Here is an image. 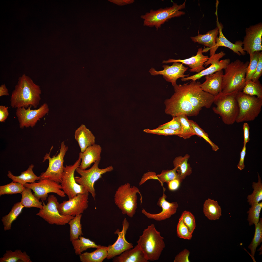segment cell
I'll list each match as a JSON object with an SVG mask.
<instances>
[{"label": "cell", "instance_id": "cell-1", "mask_svg": "<svg viewBox=\"0 0 262 262\" xmlns=\"http://www.w3.org/2000/svg\"><path fill=\"white\" fill-rule=\"evenodd\" d=\"M201 84L192 81L173 87L174 94L164 101L165 113L172 117L181 115L196 116L203 107L210 108L215 96L203 91L200 87Z\"/></svg>", "mask_w": 262, "mask_h": 262}, {"label": "cell", "instance_id": "cell-2", "mask_svg": "<svg viewBox=\"0 0 262 262\" xmlns=\"http://www.w3.org/2000/svg\"><path fill=\"white\" fill-rule=\"evenodd\" d=\"M40 87L29 76L24 74L18 79L10 98V106L13 108L30 106L34 108L39 105L41 98Z\"/></svg>", "mask_w": 262, "mask_h": 262}, {"label": "cell", "instance_id": "cell-3", "mask_svg": "<svg viewBox=\"0 0 262 262\" xmlns=\"http://www.w3.org/2000/svg\"><path fill=\"white\" fill-rule=\"evenodd\" d=\"M137 243L148 261L158 260L165 247L163 237L153 224L144 230Z\"/></svg>", "mask_w": 262, "mask_h": 262}, {"label": "cell", "instance_id": "cell-4", "mask_svg": "<svg viewBox=\"0 0 262 262\" xmlns=\"http://www.w3.org/2000/svg\"><path fill=\"white\" fill-rule=\"evenodd\" d=\"M249 61L245 62L239 59L230 62L224 69L222 77V92L229 93L242 91L246 83V76Z\"/></svg>", "mask_w": 262, "mask_h": 262}, {"label": "cell", "instance_id": "cell-5", "mask_svg": "<svg viewBox=\"0 0 262 262\" xmlns=\"http://www.w3.org/2000/svg\"><path fill=\"white\" fill-rule=\"evenodd\" d=\"M238 91L227 93L221 92L215 96L213 103L216 106L213 107V110L221 116L222 120L226 124L232 125L236 122L239 112L236 98Z\"/></svg>", "mask_w": 262, "mask_h": 262}, {"label": "cell", "instance_id": "cell-6", "mask_svg": "<svg viewBox=\"0 0 262 262\" xmlns=\"http://www.w3.org/2000/svg\"><path fill=\"white\" fill-rule=\"evenodd\" d=\"M140 196L141 204L142 197L139 189L136 187L131 186L128 183L120 186L116 191L114 202L123 214L132 218L136 212L137 197V194Z\"/></svg>", "mask_w": 262, "mask_h": 262}, {"label": "cell", "instance_id": "cell-7", "mask_svg": "<svg viewBox=\"0 0 262 262\" xmlns=\"http://www.w3.org/2000/svg\"><path fill=\"white\" fill-rule=\"evenodd\" d=\"M236 98L239 112L236 122L254 120L260 113L262 106V98L246 94L242 91L237 92Z\"/></svg>", "mask_w": 262, "mask_h": 262}, {"label": "cell", "instance_id": "cell-8", "mask_svg": "<svg viewBox=\"0 0 262 262\" xmlns=\"http://www.w3.org/2000/svg\"><path fill=\"white\" fill-rule=\"evenodd\" d=\"M186 0L182 4L178 5L173 3L170 7L161 8L157 10H151L149 12L141 15L144 26L160 28L165 22L172 18L181 16L185 14L180 10L185 7Z\"/></svg>", "mask_w": 262, "mask_h": 262}, {"label": "cell", "instance_id": "cell-9", "mask_svg": "<svg viewBox=\"0 0 262 262\" xmlns=\"http://www.w3.org/2000/svg\"><path fill=\"white\" fill-rule=\"evenodd\" d=\"M52 148V147L49 153H46L43 157V162L48 160L49 165L46 171L41 173L39 176L40 180L47 179L61 183L64 172V158L68 147L65 145L64 141L62 142L61 144L59 153L51 157L50 154Z\"/></svg>", "mask_w": 262, "mask_h": 262}, {"label": "cell", "instance_id": "cell-10", "mask_svg": "<svg viewBox=\"0 0 262 262\" xmlns=\"http://www.w3.org/2000/svg\"><path fill=\"white\" fill-rule=\"evenodd\" d=\"M99 162L100 161L96 162L90 168L87 170L77 168L76 171L81 176L74 177L76 182L83 186L88 192L90 193L95 200L96 195L94 188L95 183L102 177V175L114 169L112 165L104 169H100L98 167Z\"/></svg>", "mask_w": 262, "mask_h": 262}, {"label": "cell", "instance_id": "cell-11", "mask_svg": "<svg viewBox=\"0 0 262 262\" xmlns=\"http://www.w3.org/2000/svg\"><path fill=\"white\" fill-rule=\"evenodd\" d=\"M46 205L42 201L43 208L40 209L36 215L42 218L49 224L57 225H64L68 223L75 216L64 215L59 213L58 207L59 204L57 197L51 195L47 198Z\"/></svg>", "mask_w": 262, "mask_h": 262}, {"label": "cell", "instance_id": "cell-12", "mask_svg": "<svg viewBox=\"0 0 262 262\" xmlns=\"http://www.w3.org/2000/svg\"><path fill=\"white\" fill-rule=\"evenodd\" d=\"M81 160L78 158L72 165L64 166V172L61 183L62 189L66 195L69 199L79 194H83L88 192L82 186L76 181L74 176L76 169L79 167Z\"/></svg>", "mask_w": 262, "mask_h": 262}, {"label": "cell", "instance_id": "cell-13", "mask_svg": "<svg viewBox=\"0 0 262 262\" xmlns=\"http://www.w3.org/2000/svg\"><path fill=\"white\" fill-rule=\"evenodd\" d=\"M32 106H30L27 108L24 107L17 108L16 115L20 128L33 127L38 121L48 113L49 111L48 105L46 103L37 109L31 110Z\"/></svg>", "mask_w": 262, "mask_h": 262}, {"label": "cell", "instance_id": "cell-14", "mask_svg": "<svg viewBox=\"0 0 262 262\" xmlns=\"http://www.w3.org/2000/svg\"><path fill=\"white\" fill-rule=\"evenodd\" d=\"M24 186L32 190L34 196L42 201L46 200L49 193H56L62 197L66 196L64 192L61 190V184L47 179L40 180L37 182L27 183Z\"/></svg>", "mask_w": 262, "mask_h": 262}, {"label": "cell", "instance_id": "cell-15", "mask_svg": "<svg viewBox=\"0 0 262 262\" xmlns=\"http://www.w3.org/2000/svg\"><path fill=\"white\" fill-rule=\"evenodd\" d=\"M88 192L79 194L68 200L59 203L58 211L62 215L75 216L82 214L88 207Z\"/></svg>", "mask_w": 262, "mask_h": 262}, {"label": "cell", "instance_id": "cell-16", "mask_svg": "<svg viewBox=\"0 0 262 262\" xmlns=\"http://www.w3.org/2000/svg\"><path fill=\"white\" fill-rule=\"evenodd\" d=\"M246 35L242 42L244 50L252 57L254 53L262 50V24L250 26L245 30Z\"/></svg>", "mask_w": 262, "mask_h": 262}, {"label": "cell", "instance_id": "cell-17", "mask_svg": "<svg viewBox=\"0 0 262 262\" xmlns=\"http://www.w3.org/2000/svg\"><path fill=\"white\" fill-rule=\"evenodd\" d=\"M225 55V53L223 51H221L210 56L204 65L205 66H206L209 65L211 64L209 67L195 74L181 78V80L182 81H185L188 80L196 81L203 76L213 74L219 71L224 69L230 62V60L229 58H226L220 60V59Z\"/></svg>", "mask_w": 262, "mask_h": 262}, {"label": "cell", "instance_id": "cell-18", "mask_svg": "<svg viewBox=\"0 0 262 262\" xmlns=\"http://www.w3.org/2000/svg\"><path fill=\"white\" fill-rule=\"evenodd\" d=\"M129 223L125 218L122 222L123 228L120 231L117 229L114 232L118 235L117 239L113 245L107 247V259H112L124 251L133 247V244L128 242L125 239V236L128 229Z\"/></svg>", "mask_w": 262, "mask_h": 262}, {"label": "cell", "instance_id": "cell-19", "mask_svg": "<svg viewBox=\"0 0 262 262\" xmlns=\"http://www.w3.org/2000/svg\"><path fill=\"white\" fill-rule=\"evenodd\" d=\"M163 67L164 69L162 70L157 71L152 68L149 72L152 75H163L165 80L171 82L173 87L177 85L176 81L178 78L189 76V74H184L188 67L185 66L181 63L174 62L171 66L164 65Z\"/></svg>", "mask_w": 262, "mask_h": 262}, {"label": "cell", "instance_id": "cell-20", "mask_svg": "<svg viewBox=\"0 0 262 262\" xmlns=\"http://www.w3.org/2000/svg\"><path fill=\"white\" fill-rule=\"evenodd\" d=\"M165 189L164 188V192L161 197L159 199L157 205L162 208V211L157 214H152L146 211L143 208L141 212L147 218L157 221H161L169 218L176 212L179 205L177 202L171 203L166 200L167 196L164 193Z\"/></svg>", "mask_w": 262, "mask_h": 262}, {"label": "cell", "instance_id": "cell-21", "mask_svg": "<svg viewBox=\"0 0 262 262\" xmlns=\"http://www.w3.org/2000/svg\"><path fill=\"white\" fill-rule=\"evenodd\" d=\"M203 49L202 48H199L196 55L183 59H169L167 60H164L163 63H168L174 62H179L188 66L191 68L189 70L191 72L199 73L205 69L203 66L204 63L209 59L207 56H205L203 54Z\"/></svg>", "mask_w": 262, "mask_h": 262}, {"label": "cell", "instance_id": "cell-22", "mask_svg": "<svg viewBox=\"0 0 262 262\" xmlns=\"http://www.w3.org/2000/svg\"><path fill=\"white\" fill-rule=\"evenodd\" d=\"M223 70L205 76V81L201 84L200 87L204 91L214 96L222 92Z\"/></svg>", "mask_w": 262, "mask_h": 262}, {"label": "cell", "instance_id": "cell-23", "mask_svg": "<svg viewBox=\"0 0 262 262\" xmlns=\"http://www.w3.org/2000/svg\"><path fill=\"white\" fill-rule=\"evenodd\" d=\"M102 149L98 144H95L88 147L83 152H80L78 158L81 160L79 168L86 170L90 167L91 164L97 161H100Z\"/></svg>", "mask_w": 262, "mask_h": 262}, {"label": "cell", "instance_id": "cell-24", "mask_svg": "<svg viewBox=\"0 0 262 262\" xmlns=\"http://www.w3.org/2000/svg\"><path fill=\"white\" fill-rule=\"evenodd\" d=\"M219 34V28L217 26L214 29L209 31L204 34H199L195 37H191L192 41L195 42L203 45L208 48L203 49V52L210 50V56L215 54L217 49L215 46L216 40Z\"/></svg>", "mask_w": 262, "mask_h": 262}, {"label": "cell", "instance_id": "cell-25", "mask_svg": "<svg viewBox=\"0 0 262 262\" xmlns=\"http://www.w3.org/2000/svg\"><path fill=\"white\" fill-rule=\"evenodd\" d=\"M215 14L217 16V26L219 28V36L216 40V49H217L219 47H224L229 48L239 56L245 55L246 52L244 50L242 47V41H239L233 43L229 41L224 35L222 31L223 25L221 23H219L217 12L215 13Z\"/></svg>", "mask_w": 262, "mask_h": 262}, {"label": "cell", "instance_id": "cell-26", "mask_svg": "<svg viewBox=\"0 0 262 262\" xmlns=\"http://www.w3.org/2000/svg\"><path fill=\"white\" fill-rule=\"evenodd\" d=\"M74 137L82 152H83L88 147L95 144V136L84 124H82L75 130Z\"/></svg>", "mask_w": 262, "mask_h": 262}, {"label": "cell", "instance_id": "cell-27", "mask_svg": "<svg viewBox=\"0 0 262 262\" xmlns=\"http://www.w3.org/2000/svg\"><path fill=\"white\" fill-rule=\"evenodd\" d=\"M144 254L137 245L133 248L127 250L114 257V262H147Z\"/></svg>", "mask_w": 262, "mask_h": 262}, {"label": "cell", "instance_id": "cell-28", "mask_svg": "<svg viewBox=\"0 0 262 262\" xmlns=\"http://www.w3.org/2000/svg\"><path fill=\"white\" fill-rule=\"evenodd\" d=\"M203 209L204 214L210 220H218L222 215L221 207L217 201L213 199L209 198L206 200Z\"/></svg>", "mask_w": 262, "mask_h": 262}, {"label": "cell", "instance_id": "cell-29", "mask_svg": "<svg viewBox=\"0 0 262 262\" xmlns=\"http://www.w3.org/2000/svg\"><path fill=\"white\" fill-rule=\"evenodd\" d=\"M34 166L32 164L30 165L26 170L22 172L21 175L18 176L14 175L10 171H8L7 175L12 181L18 182L23 186L27 183H34L36 180H40V178L33 172Z\"/></svg>", "mask_w": 262, "mask_h": 262}, {"label": "cell", "instance_id": "cell-30", "mask_svg": "<svg viewBox=\"0 0 262 262\" xmlns=\"http://www.w3.org/2000/svg\"><path fill=\"white\" fill-rule=\"evenodd\" d=\"M189 157V155L187 154L183 157H176L173 162L174 167L176 168L177 172L183 180L192 172V168L188 162Z\"/></svg>", "mask_w": 262, "mask_h": 262}, {"label": "cell", "instance_id": "cell-31", "mask_svg": "<svg viewBox=\"0 0 262 262\" xmlns=\"http://www.w3.org/2000/svg\"><path fill=\"white\" fill-rule=\"evenodd\" d=\"M107 256V247L103 246L92 252H85L79 255L82 262H102Z\"/></svg>", "mask_w": 262, "mask_h": 262}, {"label": "cell", "instance_id": "cell-32", "mask_svg": "<svg viewBox=\"0 0 262 262\" xmlns=\"http://www.w3.org/2000/svg\"><path fill=\"white\" fill-rule=\"evenodd\" d=\"M24 207L20 202H17L14 204L8 214L2 217L1 221L4 226V230L11 229L12 223L16 220Z\"/></svg>", "mask_w": 262, "mask_h": 262}, {"label": "cell", "instance_id": "cell-33", "mask_svg": "<svg viewBox=\"0 0 262 262\" xmlns=\"http://www.w3.org/2000/svg\"><path fill=\"white\" fill-rule=\"evenodd\" d=\"M30 257L25 251L19 249L13 251L6 250L3 257L0 258V262H32Z\"/></svg>", "mask_w": 262, "mask_h": 262}, {"label": "cell", "instance_id": "cell-34", "mask_svg": "<svg viewBox=\"0 0 262 262\" xmlns=\"http://www.w3.org/2000/svg\"><path fill=\"white\" fill-rule=\"evenodd\" d=\"M21 194L22 196L20 202L24 207H34L40 209L43 208L42 202L40 201L33 194L30 188L25 187Z\"/></svg>", "mask_w": 262, "mask_h": 262}, {"label": "cell", "instance_id": "cell-35", "mask_svg": "<svg viewBox=\"0 0 262 262\" xmlns=\"http://www.w3.org/2000/svg\"><path fill=\"white\" fill-rule=\"evenodd\" d=\"M71 242L76 255H80L83 251L88 248H95L97 249L102 246L97 245L94 242L81 236H80L78 238Z\"/></svg>", "mask_w": 262, "mask_h": 262}, {"label": "cell", "instance_id": "cell-36", "mask_svg": "<svg viewBox=\"0 0 262 262\" xmlns=\"http://www.w3.org/2000/svg\"><path fill=\"white\" fill-rule=\"evenodd\" d=\"M82 217V214L76 215L68 223L70 226V238L71 242L83 235L81 223Z\"/></svg>", "mask_w": 262, "mask_h": 262}, {"label": "cell", "instance_id": "cell-37", "mask_svg": "<svg viewBox=\"0 0 262 262\" xmlns=\"http://www.w3.org/2000/svg\"><path fill=\"white\" fill-rule=\"evenodd\" d=\"M258 182L252 183V187L253 189L251 194L247 197V202L250 205L258 203L262 200V182L261 178L258 173Z\"/></svg>", "mask_w": 262, "mask_h": 262}, {"label": "cell", "instance_id": "cell-38", "mask_svg": "<svg viewBox=\"0 0 262 262\" xmlns=\"http://www.w3.org/2000/svg\"><path fill=\"white\" fill-rule=\"evenodd\" d=\"M255 230L252 240L248 246L251 251L252 256L254 258L257 247L262 242V219L260 218L258 222L255 225Z\"/></svg>", "mask_w": 262, "mask_h": 262}, {"label": "cell", "instance_id": "cell-39", "mask_svg": "<svg viewBox=\"0 0 262 262\" xmlns=\"http://www.w3.org/2000/svg\"><path fill=\"white\" fill-rule=\"evenodd\" d=\"M242 91L244 93L262 98V86L259 80L246 82Z\"/></svg>", "mask_w": 262, "mask_h": 262}, {"label": "cell", "instance_id": "cell-40", "mask_svg": "<svg viewBox=\"0 0 262 262\" xmlns=\"http://www.w3.org/2000/svg\"><path fill=\"white\" fill-rule=\"evenodd\" d=\"M178 116L181 127L180 134L179 137L186 139L195 135L187 116L184 115H181Z\"/></svg>", "mask_w": 262, "mask_h": 262}, {"label": "cell", "instance_id": "cell-41", "mask_svg": "<svg viewBox=\"0 0 262 262\" xmlns=\"http://www.w3.org/2000/svg\"><path fill=\"white\" fill-rule=\"evenodd\" d=\"M251 206L247 212L248 214L247 220L250 226L255 225L259 222L260 214L262 208V202L254 204Z\"/></svg>", "mask_w": 262, "mask_h": 262}, {"label": "cell", "instance_id": "cell-42", "mask_svg": "<svg viewBox=\"0 0 262 262\" xmlns=\"http://www.w3.org/2000/svg\"><path fill=\"white\" fill-rule=\"evenodd\" d=\"M25 188L20 183L12 181L6 185L0 186V196L21 193Z\"/></svg>", "mask_w": 262, "mask_h": 262}, {"label": "cell", "instance_id": "cell-43", "mask_svg": "<svg viewBox=\"0 0 262 262\" xmlns=\"http://www.w3.org/2000/svg\"><path fill=\"white\" fill-rule=\"evenodd\" d=\"M159 181L162 185L164 183H168L169 182L175 179H179L183 181L177 172L176 168L172 170H163L161 174L157 175Z\"/></svg>", "mask_w": 262, "mask_h": 262}, {"label": "cell", "instance_id": "cell-44", "mask_svg": "<svg viewBox=\"0 0 262 262\" xmlns=\"http://www.w3.org/2000/svg\"><path fill=\"white\" fill-rule=\"evenodd\" d=\"M261 52V51H256L254 53L253 56L250 57V61L246 69L245 78L246 82L251 80L254 74Z\"/></svg>", "mask_w": 262, "mask_h": 262}, {"label": "cell", "instance_id": "cell-45", "mask_svg": "<svg viewBox=\"0 0 262 262\" xmlns=\"http://www.w3.org/2000/svg\"><path fill=\"white\" fill-rule=\"evenodd\" d=\"M189 121L195 135L202 137L210 144L213 151H217L219 149V147L210 140L208 134L200 128L196 122L192 120H189Z\"/></svg>", "mask_w": 262, "mask_h": 262}, {"label": "cell", "instance_id": "cell-46", "mask_svg": "<svg viewBox=\"0 0 262 262\" xmlns=\"http://www.w3.org/2000/svg\"><path fill=\"white\" fill-rule=\"evenodd\" d=\"M180 217L190 231L193 234L196 227L195 218L193 215L189 211H185L182 213Z\"/></svg>", "mask_w": 262, "mask_h": 262}, {"label": "cell", "instance_id": "cell-47", "mask_svg": "<svg viewBox=\"0 0 262 262\" xmlns=\"http://www.w3.org/2000/svg\"><path fill=\"white\" fill-rule=\"evenodd\" d=\"M176 232L177 236L180 238L188 240H191L192 238V233L190 231L180 217L177 224Z\"/></svg>", "mask_w": 262, "mask_h": 262}, {"label": "cell", "instance_id": "cell-48", "mask_svg": "<svg viewBox=\"0 0 262 262\" xmlns=\"http://www.w3.org/2000/svg\"><path fill=\"white\" fill-rule=\"evenodd\" d=\"M143 131L148 133L165 136L176 135L179 137L180 134V131H175L168 128L161 130L157 129H144Z\"/></svg>", "mask_w": 262, "mask_h": 262}, {"label": "cell", "instance_id": "cell-49", "mask_svg": "<svg viewBox=\"0 0 262 262\" xmlns=\"http://www.w3.org/2000/svg\"><path fill=\"white\" fill-rule=\"evenodd\" d=\"M181 125L178 116H173L170 121L164 124L159 125L156 129L161 130L168 128L175 131H180Z\"/></svg>", "mask_w": 262, "mask_h": 262}, {"label": "cell", "instance_id": "cell-50", "mask_svg": "<svg viewBox=\"0 0 262 262\" xmlns=\"http://www.w3.org/2000/svg\"><path fill=\"white\" fill-rule=\"evenodd\" d=\"M190 252L185 249L180 252L175 257L174 262H189V256Z\"/></svg>", "mask_w": 262, "mask_h": 262}, {"label": "cell", "instance_id": "cell-51", "mask_svg": "<svg viewBox=\"0 0 262 262\" xmlns=\"http://www.w3.org/2000/svg\"><path fill=\"white\" fill-rule=\"evenodd\" d=\"M262 74V52H261L256 70L251 80L254 81L259 80Z\"/></svg>", "mask_w": 262, "mask_h": 262}, {"label": "cell", "instance_id": "cell-52", "mask_svg": "<svg viewBox=\"0 0 262 262\" xmlns=\"http://www.w3.org/2000/svg\"><path fill=\"white\" fill-rule=\"evenodd\" d=\"M182 181L179 179H175L167 184L168 188L171 191H174L177 190L180 187L181 183Z\"/></svg>", "mask_w": 262, "mask_h": 262}, {"label": "cell", "instance_id": "cell-53", "mask_svg": "<svg viewBox=\"0 0 262 262\" xmlns=\"http://www.w3.org/2000/svg\"><path fill=\"white\" fill-rule=\"evenodd\" d=\"M246 146H243L242 149L240 153V158L239 162L237 165L238 168L240 170L244 169L245 165L244 160L246 153Z\"/></svg>", "mask_w": 262, "mask_h": 262}, {"label": "cell", "instance_id": "cell-54", "mask_svg": "<svg viewBox=\"0 0 262 262\" xmlns=\"http://www.w3.org/2000/svg\"><path fill=\"white\" fill-rule=\"evenodd\" d=\"M243 130L244 134L243 146H246V143L250 140L249 135L250 127L247 123H244L243 125Z\"/></svg>", "mask_w": 262, "mask_h": 262}, {"label": "cell", "instance_id": "cell-55", "mask_svg": "<svg viewBox=\"0 0 262 262\" xmlns=\"http://www.w3.org/2000/svg\"><path fill=\"white\" fill-rule=\"evenodd\" d=\"M8 107L5 106H0V122H4L7 118L9 114L8 111Z\"/></svg>", "mask_w": 262, "mask_h": 262}, {"label": "cell", "instance_id": "cell-56", "mask_svg": "<svg viewBox=\"0 0 262 262\" xmlns=\"http://www.w3.org/2000/svg\"><path fill=\"white\" fill-rule=\"evenodd\" d=\"M149 176L148 177H147L145 175H143L142 178L141 179V180L139 183V185L140 186L142 185L146 181L149 179H153L155 180H157L159 181L158 178L157 176L156 175L155 173H154L153 172H149Z\"/></svg>", "mask_w": 262, "mask_h": 262}, {"label": "cell", "instance_id": "cell-57", "mask_svg": "<svg viewBox=\"0 0 262 262\" xmlns=\"http://www.w3.org/2000/svg\"><path fill=\"white\" fill-rule=\"evenodd\" d=\"M109 1L120 5H123L133 3V0H109Z\"/></svg>", "mask_w": 262, "mask_h": 262}, {"label": "cell", "instance_id": "cell-58", "mask_svg": "<svg viewBox=\"0 0 262 262\" xmlns=\"http://www.w3.org/2000/svg\"><path fill=\"white\" fill-rule=\"evenodd\" d=\"M9 95L8 89L5 84H4L1 85L0 86V97Z\"/></svg>", "mask_w": 262, "mask_h": 262}]
</instances>
